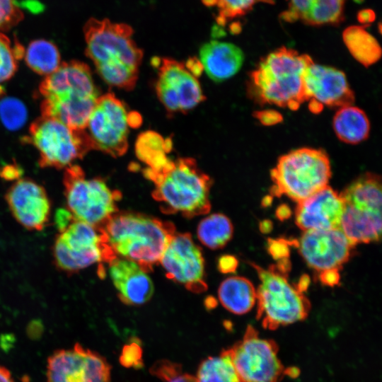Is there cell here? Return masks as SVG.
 Wrapping results in <instances>:
<instances>
[{"mask_svg": "<svg viewBox=\"0 0 382 382\" xmlns=\"http://www.w3.org/2000/svg\"><path fill=\"white\" fill-rule=\"evenodd\" d=\"M86 54L103 80L127 91L134 88L143 52L132 40V28L108 19L90 18L83 26Z\"/></svg>", "mask_w": 382, "mask_h": 382, "instance_id": "obj_1", "label": "cell"}, {"mask_svg": "<svg viewBox=\"0 0 382 382\" xmlns=\"http://www.w3.org/2000/svg\"><path fill=\"white\" fill-rule=\"evenodd\" d=\"M42 116L76 129L86 128L100 96L89 66L80 61L62 62L38 88Z\"/></svg>", "mask_w": 382, "mask_h": 382, "instance_id": "obj_2", "label": "cell"}, {"mask_svg": "<svg viewBox=\"0 0 382 382\" xmlns=\"http://www.w3.org/2000/svg\"><path fill=\"white\" fill-rule=\"evenodd\" d=\"M100 227L116 255L136 262L146 272L159 262L175 235L172 223L134 212H116Z\"/></svg>", "mask_w": 382, "mask_h": 382, "instance_id": "obj_3", "label": "cell"}, {"mask_svg": "<svg viewBox=\"0 0 382 382\" xmlns=\"http://www.w3.org/2000/svg\"><path fill=\"white\" fill-rule=\"evenodd\" d=\"M144 174L154 183L152 197L161 204L163 212L192 218L209 212L212 180L194 159H169L159 170L146 168Z\"/></svg>", "mask_w": 382, "mask_h": 382, "instance_id": "obj_4", "label": "cell"}, {"mask_svg": "<svg viewBox=\"0 0 382 382\" xmlns=\"http://www.w3.org/2000/svg\"><path fill=\"white\" fill-rule=\"evenodd\" d=\"M306 54L280 47L270 52L250 74V91L257 101L296 110L305 102L303 75L313 63Z\"/></svg>", "mask_w": 382, "mask_h": 382, "instance_id": "obj_5", "label": "cell"}, {"mask_svg": "<svg viewBox=\"0 0 382 382\" xmlns=\"http://www.w3.org/2000/svg\"><path fill=\"white\" fill-rule=\"evenodd\" d=\"M270 176L272 195H286L299 202L328 185L330 161L323 150L303 147L280 156Z\"/></svg>", "mask_w": 382, "mask_h": 382, "instance_id": "obj_6", "label": "cell"}, {"mask_svg": "<svg viewBox=\"0 0 382 382\" xmlns=\"http://www.w3.org/2000/svg\"><path fill=\"white\" fill-rule=\"evenodd\" d=\"M260 279L256 291L257 318L268 330L304 320L308 315L311 303L295 286H291L286 274L275 265L268 270L252 264Z\"/></svg>", "mask_w": 382, "mask_h": 382, "instance_id": "obj_7", "label": "cell"}, {"mask_svg": "<svg viewBox=\"0 0 382 382\" xmlns=\"http://www.w3.org/2000/svg\"><path fill=\"white\" fill-rule=\"evenodd\" d=\"M63 183L67 211L74 219L100 227L117 212L121 193L101 178L87 179L79 166L65 168Z\"/></svg>", "mask_w": 382, "mask_h": 382, "instance_id": "obj_8", "label": "cell"}, {"mask_svg": "<svg viewBox=\"0 0 382 382\" xmlns=\"http://www.w3.org/2000/svg\"><path fill=\"white\" fill-rule=\"evenodd\" d=\"M25 141L37 150L42 168H66L94 149L85 129L42 115L30 125Z\"/></svg>", "mask_w": 382, "mask_h": 382, "instance_id": "obj_9", "label": "cell"}, {"mask_svg": "<svg viewBox=\"0 0 382 382\" xmlns=\"http://www.w3.org/2000/svg\"><path fill=\"white\" fill-rule=\"evenodd\" d=\"M59 231L53 256L57 267L64 272H76L96 262L110 263L117 258L102 227L73 219Z\"/></svg>", "mask_w": 382, "mask_h": 382, "instance_id": "obj_10", "label": "cell"}, {"mask_svg": "<svg viewBox=\"0 0 382 382\" xmlns=\"http://www.w3.org/2000/svg\"><path fill=\"white\" fill-rule=\"evenodd\" d=\"M278 349L274 341L261 337L248 325L243 338L226 350L241 382H279L286 375L297 374V369L284 367Z\"/></svg>", "mask_w": 382, "mask_h": 382, "instance_id": "obj_11", "label": "cell"}, {"mask_svg": "<svg viewBox=\"0 0 382 382\" xmlns=\"http://www.w3.org/2000/svg\"><path fill=\"white\" fill-rule=\"evenodd\" d=\"M131 114L113 93L98 97L86 123L85 131L93 149L112 156H121L128 147Z\"/></svg>", "mask_w": 382, "mask_h": 382, "instance_id": "obj_12", "label": "cell"}, {"mask_svg": "<svg viewBox=\"0 0 382 382\" xmlns=\"http://www.w3.org/2000/svg\"><path fill=\"white\" fill-rule=\"evenodd\" d=\"M157 65L156 91L168 112L185 113L205 99L197 76L186 64L162 58Z\"/></svg>", "mask_w": 382, "mask_h": 382, "instance_id": "obj_13", "label": "cell"}, {"mask_svg": "<svg viewBox=\"0 0 382 382\" xmlns=\"http://www.w3.org/2000/svg\"><path fill=\"white\" fill-rule=\"evenodd\" d=\"M159 262L168 278L183 284L189 291L207 290L202 250L190 233H175Z\"/></svg>", "mask_w": 382, "mask_h": 382, "instance_id": "obj_14", "label": "cell"}, {"mask_svg": "<svg viewBox=\"0 0 382 382\" xmlns=\"http://www.w3.org/2000/svg\"><path fill=\"white\" fill-rule=\"evenodd\" d=\"M47 382H109L106 360L79 345L54 352L48 359Z\"/></svg>", "mask_w": 382, "mask_h": 382, "instance_id": "obj_15", "label": "cell"}, {"mask_svg": "<svg viewBox=\"0 0 382 382\" xmlns=\"http://www.w3.org/2000/svg\"><path fill=\"white\" fill-rule=\"evenodd\" d=\"M303 94L309 110L316 114L324 107L340 108L352 105L355 99L343 71L314 62L304 72Z\"/></svg>", "mask_w": 382, "mask_h": 382, "instance_id": "obj_16", "label": "cell"}, {"mask_svg": "<svg viewBox=\"0 0 382 382\" xmlns=\"http://www.w3.org/2000/svg\"><path fill=\"white\" fill-rule=\"evenodd\" d=\"M354 246L340 228L306 231L297 242L306 263L319 272L342 268Z\"/></svg>", "mask_w": 382, "mask_h": 382, "instance_id": "obj_17", "label": "cell"}, {"mask_svg": "<svg viewBox=\"0 0 382 382\" xmlns=\"http://www.w3.org/2000/svg\"><path fill=\"white\" fill-rule=\"evenodd\" d=\"M6 201L16 221L29 230L40 231L47 224L51 204L45 188L28 178H21L8 190Z\"/></svg>", "mask_w": 382, "mask_h": 382, "instance_id": "obj_18", "label": "cell"}, {"mask_svg": "<svg viewBox=\"0 0 382 382\" xmlns=\"http://www.w3.org/2000/svg\"><path fill=\"white\" fill-rule=\"evenodd\" d=\"M344 207L340 195L328 185L298 202L296 224L304 231L340 228Z\"/></svg>", "mask_w": 382, "mask_h": 382, "instance_id": "obj_19", "label": "cell"}, {"mask_svg": "<svg viewBox=\"0 0 382 382\" xmlns=\"http://www.w3.org/2000/svg\"><path fill=\"white\" fill-rule=\"evenodd\" d=\"M110 276L120 300L127 305H141L153 296L154 284L136 262L115 258L110 262Z\"/></svg>", "mask_w": 382, "mask_h": 382, "instance_id": "obj_20", "label": "cell"}, {"mask_svg": "<svg viewBox=\"0 0 382 382\" xmlns=\"http://www.w3.org/2000/svg\"><path fill=\"white\" fill-rule=\"evenodd\" d=\"M244 60L243 51L236 45L212 40L199 50V62L207 75L214 82L224 81L234 76Z\"/></svg>", "mask_w": 382, "mask_h": 382, "instance_id": "obj_21", "label": "cell"}, {"mask_svg": "<svg viewBox=\"0 0 382 382\" xmlns=\"http://www.w3.org/2000/svg\"><path fill=\"white\" fill-rule=\"evenodd\" d=\"M345 0H289L286 20H301L314 26L337 25L344 19Z\"/></svg>", "mask_w": 382, "mask_h": 382, "instance_id": "obj_22", "label": "cell"}, {"mask_svg": "<svg viewBox=\"0 0 382 382\" xmlns=\"http://www.w3.org/2000/svg\"><path fill=\"white\" fill-rule=\"evenodd\" d=\"M340 229L354 244L378 241L381 235V213L359 209L344 203Z\"/></svg>", "mask_w": 382, "mask_h": 382, "instance_id": "obj_23", "label": "cell"}, {"mask_svg": "<svg viewBox=\"0 0 382 382\" xmlns=\"http://www.w3.org/2000/svg\"><path fill=\"white\" fill-rule=\"evenodd\" d=\"M340 195L346 204L364 211L381 213V179L376 173L361 175Z\"/></svg>", "mask_w": 382, "mask_h": 382, "instance_id": "obj_24", "label": "cell"}, {"mask_svg": "<svg viewBox=\"0 0 382 382\" xmlns=\"http://www.w3.org/2000/svg\"><path fill=\"white\" fill-rule=\"evenodd\" d=\"M332 127L337 138L349 144L364 141L370 132V122L366 114L352 105L338 108L332 120Z\"/></svg>", "mask_w": 382, "mask_h": 382, "instance_id": "obj_25", "label": "cell"}, {"mask_svg": "<svg viewBox=\"0 0 382 382\" xmlns=\"http://www.w3.org/2000/svg\"><path fill=\"white\" fill-rule=\"evenodd\" d=\"M218 296L222 306L237 315L248 313L256 301L254 286L243 277H231L224 280L219 287Z\"/></svg>", "mask_w": 382, "mask_h": 382, "instance_id": "obj_26", "label": "cell"}, {"mask_svg": "<svg viewBox=\"0 0 382 382\" xmlns=\"http://www.w3.org/2000/svg\"><path fill=\"white\" fill-rule=\"evenodd\" d=\"M345 44L353 57L367 67L381 58V49L377 40L362 26H350L342 34Z\"/></svg>", "mask_w": 382, "mask_h": 382, "instance_id": "obj_27", "label": "cell"}, {"mask_svg": "<svg viewBox=\"0 0 382 382\" xmlns=\"http://www.w3.org/2000/svg\"><path fill=\"white\" fill-rule=\"evenodd\" d=\"M24 59L33 71L46 76L55 71L62 64L57 47L44 39L32 41L25 50Z\"/></svg>", "mask_w": 382, "mask_h": 382, "instance_id": "obj_28", "label": "cell"}, {"mask_svg": "<svg viewBox=\"0 0 382 382\" xmlns=\"http://www.w3.org/2000/svg\"><path fill=\"white\" fill-rule=\"evenodd\" d=\"M172 146L169 139L165 140L158 133L146 132L141 134L136 143V154L148 169L157 171L169 161L166 156Z\"/></svg>", "mask_w": 382, "mask_h": 382, "instance_id": "obj_29", "label": "cell"}, {"mask_svg": "<svg viewBox=\"0 0 382 382\" xmlns=\"http://www.w3.org/2000/svg\"><path fill=\"white\" fill-rule=\"evenodd\" d=\"M233 226L230 219L223 214H212L203 219L197 229V238L211 249L223 248L232 238Z\"/></svg>", "mask_w": 382, "mask_h": 382, "instance_id": "obj_30", "label": "cell"}, {"mask_svg": "<svg viewBox=\"0 0 382 382\" xmlns=\"http://www.w3.org/2000/svg\"><path fill=\"white\" fill-rule=\"evenodd\" d=\"M195 378L197 382H241L226 349L217 357L204 360L198 368Z\"/></svg>", "mask_w": 382, "mask_h": 382, "instance_id": "obj_31", "label": "cell"}, {"mask_svg": "<svg viewBox=\"0 0 382 382\" xmlns=\"http://www.w3.org/2000/svg\"><path fill=\"white\" fill-rule=\"evenodd\" d=\"M24 52V47L18 42H12L0 32V95L4 91L2 84L15 74L18 62L23 58Z\"/></svg>", "mask_w": 382, "mask_h": 382, "instance_id": "obj_32", "label": "cell"}, {"mask_svg": "<svg viewBox=\"0 0 382 382\" xmlns=\"http://www.w3.org/2000/svg\"><path fill=\"white\" fill-rule=\"evenodd\" d=\"M0 117L9 129H16L21 127L26 119L24 105L14 98H5L0 102Z\"/></svg>", "mask_w": 382, "mask_h": 382, "instance_id": "obj_33", "label": "cell"}, {"mask_svg": "<svg viewBox=\"0 0 382 382\" xmlns=\"http://www.w3.org/2000/svg\"><path fill=\"white\" fill-rule=\"evenodd\" d=\"M219 8L218 23L224 24L228 19L245 14L259 1L270 0H215Z\"/></svg>", "mask_w": 382, "mask_h": 382, "instance_id": "obj_34", "label": "cell"}, {"mask_svg": "<svg viewBox=\"0 0 382 382\" xmlns=\"http://www.w3.org/2000/svg\"><path fill=\"white\" fill-rule=\"evenodd\" d=\"M23 17V13L15 0H0V32L17 25Z\"/></svg>", "mask_w": 382, "mask_h": 382, "instance_id": "obj_35", "label": "cell"}, {"mask_svg": "<svg viewBox=\"0 0 382 382\" xmlns=\"http://www.w3.org/2000/svg\"><path fill=\"white\" fill-rule=\"evenodd\" d=\"M120 363L126 367L140 368L142 366V350L137 342H131L126 345L120 355Z\"/></svg>", "mask_w": 382, "mask_h": 382, "instance_id": "obj_36", "label": "cell"}, {"mask_svg": "<svg viewBox=\"0 0 382 382\" xmlns=\"http://www.w3.org/2000/svg\"><path fill=\"white\" fill-rule=\"evenodd\" d=\"M151 371L156 376L166 381L181 372L180 366L168 361H160L154 365Z\"/></svg>", "mask_w": 382, "mask_h": 382, "instance_id": "obj_37", "label": "cell"}, {"mask_svg": "<svg viewBox=\"0 0 382 382\" xmlns=\"http://www.w3.org/2000/svg\"><path fill=\"white\" fill-rule=\"evenodd\" d=\"M268 251L274 259L288 258L289 255L288 241L282 239H270L268 241Z\"/></svg>", "mask_w": 382, "mask_h": 382, "instance_id": "obj_38", "label": "cell"}, {"mask_svg": "<svg viewBox=\"0 0 382 382\" xmlns=\"http://www.w3.org/2000/svg\"><path fill=\"white\" fill-rule=\"evenodd\" d=\"M255 117L265 125H275L282 120L281 114L272 110L257 112Z\"/></svg>", "mask_w": 382, "mask_h": 382, "instance_id": "obj_39", "label": "cell"}, {"mask_svg": "<svg viewBox=\"0 0 382 382\" xmlns=\"http://www.w3.org/2000/svg\"><path fill=\"white\" fill-rule=\"evenodd\" d=\"M238 261L236 258L231 255H224L218 261V268L223 273L233 272L236 270Z\"/></svg>", "mask_w": 382, "mask_h": 382, "instance_id": "obj_40", "label": "cell"}, {"mask_svg": "<svg viewBox=\"0 0 382 382\" xmlns=\"http://www.w3.org/2000/svg\"><path fill=\"white\" fill-rule=\"evenodd\" d=\"M319 278L323 284L333 286L339 283L340 277L337 270H328L320 272Z\"/></svg>", "mask_w": 382, "mask_h": 382, "instance_id": "obj_41", "label": "cell"}, {"mask_svg": "<svg viewBox=\"0 0 382 382\" xmlns=\"http://www.w3.org/2000/svg\"><path fill=\"white\" fill-rule=\"evenodd\" d=\"M166 382H197L195 376L187 374H182V371L179 374L171 377Z\"/></svg>", "mask_w": 382, "mask_h": 382, "instance_id": "obj_42", "label": "cell"}, {"mask_svg": "<svg viewBox=\"0 0 382 382\" xmlns=\"http://www.w3.org/2000/svg\"><path fill=\"white\" fill-rule=\"evenodd\" d=\"M375 15L371 10H363L358 15L359 21L363 23L373 21Z\"/></svg>", "mask_w": 382, "mask_h": 382, "instance_id": "obj_43", "label": "cell"}, {"mask_svg": "<svg viewBox=\"0 0 382 382\" xmlns=\"http://www.w3.org/2000/svg\"><path fill=\"white\" fill-rule=\"evenodd\" d=\"M276 216L280 220L288 219L291 216V210L286 204H282L276 211Z\"/></svg>", "mask_w": 382, "mask_h": 382, "instance_id": "obj_44", "label": "cell"}, {"mask_svg": "<svg viewBox=\"0 0 382 382\" xmlns=\"http://www.w3.org/2000/svg\"><path fill=\"white\" fill-rule=\"evenodd\" d=\"M309 277L308 275L304 274L302 275L299 280V282L297 285L295 286L297 290H299L300 292H302L306 291L308 286L309 284Z\"/></svg>", "mask_w": 382, "mask_h": 382, "instance_id": "obj_45", "label": "cell"}, {"mask_svg": "<svg viewBox=\"0 0 382 382\" xmlns=\"http://www.w3.org/2000/svg\"><path fill=\"white\" fill-rule=\"evenodd\" d=\"M0 382H15L8 371L0 366Z\"/></svg>", "mask_w": 382, "mask_h": 382, "instance_id": "obj_46", "label": "cell"}, {"mask_svg": "<svg viewBox=\"0 0 382 382\" xmlns=\"http://www.w3.org/2000/svg\"><path fill=\"white\" fill-rule=\"evenodd\" d=\"M260 228L263 233H267L272 229V224L270 221L265 220L260 224Z\"/></svg>", "mask_w": 382, "mask_h": 382, "instance_id": "obj_47", "label": "cell"}, {"mask_svg": "<svg viewBox=\"0 0 382 382\" xmlns=\"http://www.w3.org/2000/svg\"><path fill=\"white\" fill-rule=\"evenodd\" d=\"M272 202V199L271 197L269 196V197H267L264 199V201H263V205H269Z\"/></svg>", "mask_w": 382, "mask_h": 382, "instance_id": "obj_48", "label": "cell"}]
</instances>
